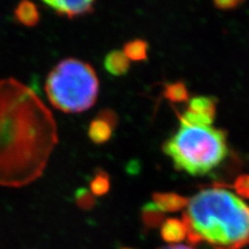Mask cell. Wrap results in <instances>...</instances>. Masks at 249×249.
<instances>
[{
  "instance_id": "obj_1",
  "label": "cell",
  "mask_w": 249,
  "mask_h": 249,
  "mask_svg": "<svg viewBox=\"0 0 249 249\" xmlns=\"http://www.w3.org/2000/svg\"><path fill=\"white\" fill-rule=\"evenodd\" d=\"M57 142L56 122L40 97L15 78L0 79V186L36 181Z\"/></svg>"
},
{
  "instance_id": "obj_2",
  "label": "cell",
  "mask_w": 249,
  "mask_h": 249,
  "mask_svg": "<svg viewBox=\"0 0 249 249\" xmlns=\"http://www.w3.org/2000/svg\"><path fill=\"white\" fill-rule=\"evenodd\" d=\"M182 222L186 239L205 249H241L249 245V206L221 188L205 189L188 199Z\"/></svg>"
},
{
  "instance_id": "obj_3",
  "label": "cell",
  "mask_w": 249,
  "mask_h": 249,
  "mask_svg": "<svg viewBox=\"0 0 249 249\" xmlns=\"http://www.w3.org/2000/svg\"><path fill=\"white\" fill-rule=\"evenodd\" d=\"M177 169L202 176L216 168L228 156L224 132L212 126L180 124V128L163 146Z\"/></svg>"
},
{
  "instance_id": "obj_4",
  "label": "cell",
  "mask_w": 249,
  "mask_h": 249,
  "mask_svg": "<svg viewBox=\"0 0 249 249\" xmlns=\"http://www.w3.org/2000/svg\"><path fill=\"white\" fill-rule=\"evenodd\" d=\"M45 90L55 108L66 113H79L95 105L99 95V79L88 62L66 58L47 76Z\"/></svg>"
},
{
  "instance_id": "obj_5",
  "label": "cell",
  "mask_w": 249,
  "mask_h": 249,
  "mask_svg": "<svg viewBox=\"0 0 249 249\" xmlns=\"http://www.w3.org/2000/svg\"><path fill=\"white\" fill-rule=\"evenodd\" d=\"M216 106L208 97H196L189 101L188 108L180 116L181 124L192 126H212Z\"/></svg>"
},
{
  "instance_id": "obj_6",
  "label": "cell",
  "mask_w": 249,
  "mask_h": 249,
  "mask_svg": "<svg viewBox=\"0 0 249 249\" xmlns=\"http://www.w3.org/2000/svg\"><path fill=\"white\" fill-rule=\"evenodd\" d=\"M43 4L55 12L58 16L73 19L79 16L90 14L95 9V2L89 0H80V1H66V0H47Z\"/></svg>"
},
{
  "instance_id": "obj_7",
  "label": "cell",
  "mask_w": 249,
  "mask_h": 249,
  "mask_svg": "<svg viewBox=\"0 0 249 249\" xmlns=\"http://www.w3.org/2000/svg\"><path fill=\"white\" fill-rule=\"evenodd\" d=\"M153 204L162 213L176 212L185 209L188 199L177 193L156 192L153 194Z\"/></svg>"
},
{
  "instance_id": "obj_8",
  "label": "cell",
  "mask_w": 249,
  "mask_h": 249,
  "mask_svg": "<svg viewBox=\"0 0 249 249\" xmlns=\"http://www.w3.org/2000/svg\"><path fill=\"white\" fill-rule=\"evenodd\" d=\"M104 68L112 76L126 75L130 69V60L121 50H112L104 58Z\"/></svg>"
},
{
  "instance_id": "obj_9",
  "label": "cell",
  "mask_w": 249,
  "mask_h": 249,
  "mask_svg": "<svg viewBox=\"0 0 249 249\" xmlns=\"http://www.w3.org/2000/svg\"><path fill=\"white\" fill-rule=\"evenodd\" d=\"M162 239L169 243H178L186 239V230L181 219L168 218L162 223L161 227Z\"/></svg>"
},
{
  "instance_id": "obj_10",
  "label": "cell",
  "mask_w": 249,
  "mask_h": 249,
  "mask_svg": "<svg viewBox=\"0 0 249 249\" xmlns=\"http://www.w3.org/2000/svg\"><path fill=\"white\" fill-rule=\"evenodd\" d=\"M15 18L20 24L33 27L40 21V13L35 3L30 1H22L15 9Z\"/></svg>"
},
{
  "instance_id": "obj_11",
  "label": "cell",
  "mask_w": 249,
  "mask_h": 249,
  "mask_svg": "<svg viewBox=\"0 0 249 249\" xmlns=\"http://www.w3.org/2000/svg\"><path fill=\"white\" fill-rule=\"evenodd\" d=\"M113 128L108 124L106 122L95 119L90 124L89 127V137L93 143L96 144H103L110 140L112 136Z\"/></svg>"
},
{
  "instance_id": "obj_12",
  "label": "cell",
  "mask_w": 249,
  "mask_h": 249,
  "mask_svg": "<svg viewBox=\"0 0 249 249\" xmlns=\"http://www.w3.org/2000/svg\"><path fill=\"white\" fill-rule=\"evenodd\" d=\"M147 51H149V44L143 40H133L128 42L124 46V53L129 60L143 61L147 59Z\"/></svg>"
},
{
  "instance_id": "obj_13",
  "label": "cell",
  "mask_w": 249,
  "mask_h": 249,
  "mask_svg": "<svg viewBox=\"0 0 249 249\" xmlns=\"http://www.w3.org/2000/svg\"><path fill=\"white\" fill-rule=\"evenodd\" d=\"M110 189L109 176L102 169H97L96 174L90 181V192L96 196H102Z\"/></svg>"
},
{
  "instance_id": "obj_14",
  "label": "cell",
  "mask_w": 249,
  "mask_h": 249,
  "mask_svg": "<svg viewBox=\"0 0 249 249\" xmlns=\"http://www.w3.org/2000/svg\"><path fill=\"white\" fill-rule=\"evenodd\" d=\"M142 215L143 223L149 228H156L163 221V213L153 202H147L142 207Z\"/></svg>"
},
{
  "instance_id": "obj_15",
  "label": "cell",
  "mask_w": 249,
  "mask_h": 249,
  "mask_svg": "<svg viewBox=\"0 0 249 249\" xmlns=\"http://www.w3.org/2000/svg\"><path fill=\"white\" fill-rule=\"evenodd\" d=\"M165 97L173 102H185L188 100V90L182 82H176L166 85Z\"/></svg>"
},
{
  "instance_id": "obj_16",
  "label": "cell",
  "mask_w": 249,
  "mask_h": 249,
  "mask_svg": "<svg viewBox=\"0 0 249 249\" xmlns=\"http://www.w3.org/2000/svg\"><path fill=\"white\" fill-rule=\"evenodd\" d=\"M77 206L83 210H90L96 204L95 196L87 188H78L75 192Z\"/></svg>"
},
{
  "instance_id": "obj_17",
  "label": "cell",
  "mask_w": 249,
  "mask_h": 249,
  "mask_svg": "<svg viewBox=\"0 0 249 249\" xmlns=\"http://www.w3.org/2000/svg\"><path fill=\"white\" fill-rule=\"evenodd\" d=\"M97 119L106 122L108 124H110L113 129L116 127V124H118V115H116V113L112 109L109 108L101 110L97 115Z\"/></svg>"
},
{
  "instance_id": "obj_18",
  "label": "cell",
  "mask_w": 249,
  "mask_h": 249,
  "mask_svg": "<svg viewBox=\"0 0 249 249\" xmlns=\"http://www.w3.org/2000/svg\"><path fill=\"white\" fill-rule=\"evenodd\" d=\"M235 188L240 196L249 198V175L239 177L235 183Z\"/></svg>"
},
{
  "instance_id": "obj_19",
  "label": "cell",
  "mask_w": 249,
  "mask_h": 249,
  "mask_svg": "<svg viewBox=\"0 0 249 249\" xmlns=\"http://www.w3.org/2000/svg\"><path fill=\"white\" fill-rule=\"evenodd\" d=\"M215 4L220 7V9H230V7H233L235 5L239 4L238 1H217L215 2Z\"/></svg>"
},
{
  "instance_id": "obj_20",
  "label": "cell",
  "mask_w": 249,
  "mask_h": 249,
  "mask_svg": "<svg viewBox=\"0 0 249 249\" xmlns=\"http://www.w3.org/2000/svg\"><path fill=\"white\" fill-rule=\"evenodd\" d=\"M160 249H196V248L188 245H183V244H170L165 247H162Z\"/></svg>"
},
{
  "instance_id": "obj_21",
  "label": "cell",
  "mask_w": 249,
  "mask_h": 249,
  "mask_svg": "<svg viewBox=\"0 0 249 249\" xmlns=\"http://www.w3.org/2000/svg\"><path fill=\"white\" fill-rule=\"evenodd\" d=\"M123 249H132V248H123Z\"/></svg>"
}]
</instances>
